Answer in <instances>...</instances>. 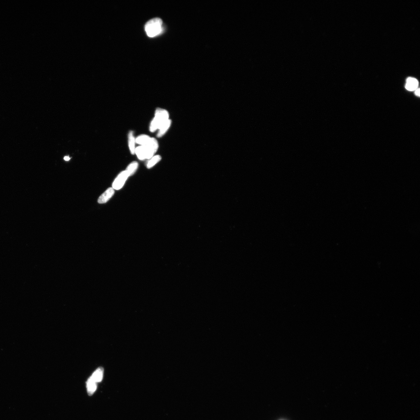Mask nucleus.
<instances>
[{"label":"nucleus","instance_id":"11","mask_svg":"<svg viewBox=\"0 0 420 420\" xmlns=\"http://www.w3.org/2000/svg\"><path fill=\"white\" fill-rule=\"evenodd\" d=\"M323 318V315L320 311L314 310L308 312L300 318L299 322L294 326V335L295 337H301L307 334L314 327L318 325Z\"/></svg>","mask_w":420,"mask_h":420},{"label":"nucleus","instance_id":"10","mask_svg":"<svg viewBox=\"0 0 420 420\" xmlns=\"http://www.w3.org/2000/svg\"><path fill=\"white\" fill-rule=\"evenodd\" d=\"M277 334V327L272 323H266L257 330L253 340L259 353L265 351L271 345Z\"/></svg>","mask_w":420,"mask_h":420},{"label":"nucleus","instance_id":"5","mask_svg":"<svg viewBox=\"0 0 420 420\" xmlns=\"http://www.w3.org/2000/svg\"><path fill=\"white\" fill-rule=\"evenodd\" d=\"M229 387V379L225 375L215 377L207 386L198 393L196 399V405L198 407L213 406L226 393Z\"/></svg>","mask_w":420,"mask_h":420},{"label":"nucleus","instance_id":"1","mask_svg":"<svg viewBox=\"0 0 420 420\" xmlns=\"http://www.w3.org/2000/svg\"><path fill=\"white\" fill-rule=\"evenodd\" d=\"M338 239V227L330 219L315 217L310 225V233L302 244L300 261L308 264Z\"/></svg>","mask_w":420,"mask_h":420},{"label":"nucleus","instance_id":"7","mask_svg":"<svg viewBox=\"0 0 420 420\" xmlns=\"http://www.w3.org/2000/svg\"><path fill=\"white\" fill-rule=\"evenodd\" d=\"M270 307L280 320L293 318V305L289 292L280 291L270 297Z\"/></svg>","mask_w":420,"mask_h":420},{"label":"nucleus","instance_id":"12","mask_svg":"<svg viewBox=\"0 0 420 420\" xmlns=\"http://www.w3.org/2000/svg\"><path fill=\"white\" fill-rule=\"evenodd\" d=\"M128 320H131L132 323H136L137 320L140 319L139 314L137 312H132L128 314Z\"/></svg>","mask_w":420,"mask_h":420},{"label":"nucleus","instance_id":"9","mask_svg":"<svg viewBox=\"0 0 420 420\" xmlns=\"http://www.w3.org/2000/svg\"><path fill=\"white\" fill-rule=\"evenodd\" d=\"M302 275L292 270H280L271 278V285L281 290L291 291L300 283Z\"/></svg>","mask_w":420,"mask_h":420},{"label":"nucleus","instance_id":"6","mask_svg":"<svg viewBox=\"0 0 420 420\" xmlns=\"http://www.w3.org/2000/svg\"><path fill=\"white\" fill-rule=\"evenodd\" d=\"M343 242L340 239H337L334 243L327 247L318 257L316 266L314 272L316 275L323 274L331 267L342 252Z\"/></svg>","mask_w":420,"mask_h":420},{"label":"nucleus","instance_id":"4","mask_svg":"<svg viewBox=\"0 0 420 420\" xmlns=\"http://www.w3.org/2000/svg\"><path fill=\"white\" fill-rule=\"evenodd\" d=\"M288 292L290 293L293 305L294 318H300L306 314L317 296L316 285L308 276H302L299 285L294 290Z\"/></svg>","mask_w":420,"mask_h":420},{"label":"nucleus","instance_id":"8","mask_svg":"<svg viewBox=\"0 0 420 420\" xmlns=\"http://www.w3.org/2000/svg\"><path fill=\"white\" fill-rule=\"evenodd\" d=\"M271 279L266 271L265 262L261 261L257 268V291L261 307L268 309L270 307Z\"/></svg>","mask_w":420,"mask_h":420},{"label":"nucleus","instance_id":"3","mask_svg":"<svg viewBox=\"0 0 420 420\" xmlns=\"http://www.w3.org/2000/svg\"><path fill=\"white\" fill-rule=\"evenodd\" d=\"M258 353V350L252 341L244 342L227 362L224 375L235 381L242 378L246 373L250 364L253 363Z\"/></svg>","mask_w":420,"mask_h":420},{"label":"nucleus","instance_id":"2","mask_svg":"<svg viewBox=\"0 0 420 420\" xmlns=\"http://www.w3.org/2000/svg\"><path fill=\"white\" fill-rule=\"evenodd\" d=\"M325 40L317 35L303 38L292 47L290 60L296 73L307 75L323 65Z\"/></svg>","mask_w":420,"mask_h":420}]
</instances>
